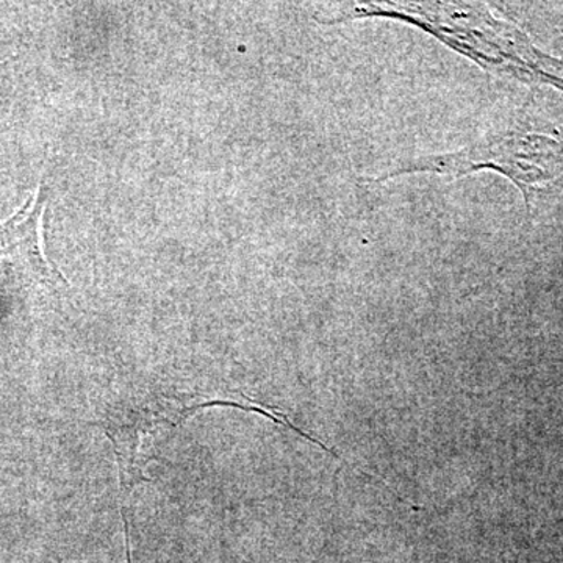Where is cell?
<instances>
[{"mask_svg":"<svg viewBox=\"0 0 563 563\" xmlns=\"http://www.w3.org/2000/svg\"><path fill=\"white\" fill-rule=\"evenodd\" d=\"M387 16L410 21L426 29L455 51L473 58L484 68L496 70H532L542 73L547 80L559 84L555 77L540 69L539 62H548L520 32L496 21L481 5L468 3H362L351 5L340 20Z\"/></svg>","mask_w":563,"mask_h":563,"instance_id":"6da1fadb","label":"cell"},{"mask_svg":"<svg viewBox=\"0 0 563 563\" xmlns=\"http://www.w3.org/2000/svg\"><path fill=\"white\" fill-rule=\"evenodd\" d=\"M492 169L509 177L531 202L537 192L563 185V140L532 132H512L492 136L451 154L431 155L406 163L377 180L412 173H437L462 177Z\"/></svg>","mask_w":563,"mask_h":563,"instance_id":"7a4b0ae2","label":"cell"},{"mask_svg":"<svg viewBox=\"0 0 563 563\" xmlns=\"http://www.w3.org/2000/svg\"><path fill=\"white\" fill-rule=\"evenodd\" d=\"M46 196L38 188L10 220L0 222V288L13 290L35 282L63 280L43 251Z\"/></svg>","mask_w":563,"mask_h":563,"instance_id":"3957f363","label":"cell"}]
</instances>
